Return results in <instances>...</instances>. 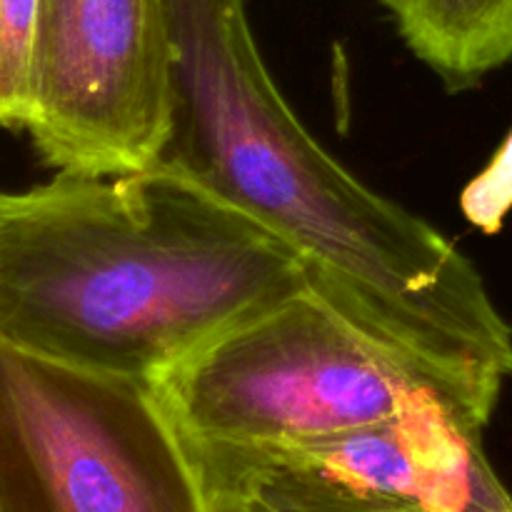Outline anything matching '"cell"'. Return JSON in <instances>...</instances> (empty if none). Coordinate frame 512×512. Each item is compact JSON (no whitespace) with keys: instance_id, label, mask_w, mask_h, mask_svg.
Returning a JSON list of instances; mask_svg holds the SVG:
<instances>
[{"instance_id":"4","label":"cell","mask_w":512,"mask_h":512,"mask_svg":"<svg viewBox=\"0 0 512 512\" xmlns=\"http://www.w3.org/2000/svg\"><path fill=\"white\" fill-rule=\"evenodd\" d=\"M0 510L220 512L155 388L3 340Z\"/></svg>"},{"instance_id":"7","label":"cell","mask_w":512,"mask_h":512,"mask_svg":"<svg viewBox=\"0 0 512 512\" xmlns=\"http://www.w3.org/2000/svg\"><path fill=\"white\" fill-rule=\"evenodd\" d=\"M405 45L450 90L473 88L512 58V0H380Z\"/></svg>"},{"instance_id":"1","label":"cell","mask_w":512,"mask_h":512,"mask_svg":"<svg viewBox=\"0 0 512 512\" xmlns=\"http://www.w3.org/2000/svg\"><path fill=\"white\" fill-rule=\"evenodd\" d=\"M160 3L170 125L158 163L288 245L315 293L488 425L512 378V328L478 268L313 138L265 68L245 0Z\"/></svg>"},{"instance_id":"9","label":"cell","mask_w":512,"mask_h":512,"mask_svg":"<svg viewBox=\"0 0 512 512\" xmlns=\"http://www.w3.org/2000/svg\"><path fill=\"white\" fill-rule=\"evenodd\" d=\"M40 0H0V125L25 128L33 103Z\"/></svg>"},{"instance_id":"8","label":"cell","mask_w":512,"mask_h":512,"mask_svg":"<svg viewBox=\"0 0 512 512\" xmlns=\"http://www.w3.org/2000/svg\"><path fill=\"white\" fill-rule=\"evenodd\" d=\"M220 512H420L283 470L200 463Z\"/></svg>"},{"instance_id":"5","label":"cell","mask_w":512,"mask_h":512,"mask_svg":"<svg viewBox=\"0 0 512 512\" xmlns=\"http://www.w3.org/2000/svg\"><path fill=\"white\" fill-rule=\"evenodd\" d=\"M168 125L170 38L160 0H40L25 130L50 168H150Z\"/></svg>"},{"instance_id":"3","label":"cell","mask_w":512,"mask_h":512,"mask_svg":"<svg viewBox=\"0 0 512 512\" xmlns=\"http://www.w3.org/2000/svg\"><path fill=\"white\" fill-rule=\"evenodd\" d=\"M428 390L308 288L218 335L155 393L193 448L260 453L380 423Z\"/></svg>"},{"instance_id":"6","label":"cell","mask_w":512,"mask_h":512,"mask_svg":"<svg viewBox=\"0 0 512 512\" xmlns=\"http://www.w3.org/2000/svg\"><path fill=\"white\" fill-rule=\"evenodd\" d=\"M483 430L428 390L400 413L333 438L260 453L190 450L198 463L283 470L420 512H512V495L485 455Z\"/></svg>"},{"instance_id":"2","label":"cell","mask_w":512,"mask_h":512,"mask_svg":"<svg viewBox=\"0 0 512 512\" xmlns=\"http://www.w3.org/2000/svg\"><path fill=\"white\" fill-rule=\"evenodd\" d=\"M308 288L288 245L163 163L0 190V340L50 363L158 388Z\"/></svg>"},{"instance_id":"10","label":"cell","mask_w":512,"mask_h":512,"mask_svg":"<svg viewBox=\"0 0 512 512\" xmlns=\"http://www.w3.org/2000/svg\"><path fill=\"white\" fill-rule=\"evenodd\" d=\"M0 512H3V510H0Z\"/></svg>"}]
</instances>
